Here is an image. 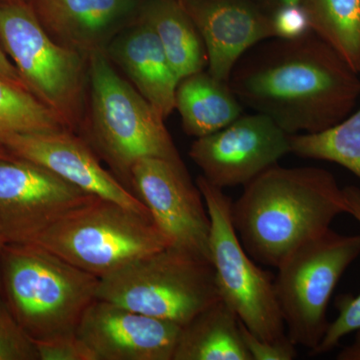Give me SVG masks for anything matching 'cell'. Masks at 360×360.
<instances>
[{"mask_svg": "<svg viewBox=\"0 0 360 360\" xmlns=\"http://www.w3.org/2000/svg\"><path fill=\"white\" fill-rule=\"evenodd\" d=\"M229 84L243 105L290 135L333 129L360 96L359 73L312 32L255 45L234 66Z\"/></svg>", "mask_w": 360, "mask_h": 360, "instance_id": "6da1fadb", "label": "cell"}, {"mask_svg": "<svg viewBox=\"0 0 360 360\" xmlns=\"http://www.w3.org/2000/svg\"><path fill=\"white\" fill-rule=\"evenodd\" d=\"M243 187L231 203L234 229L248 255L274 269L348 213L343 187L324 168L276 165Z\"/></svg>", "mask_w": 360, "mask_h": 360, "instance_id": "7a4b0ae2", "label": "cell"}, {"mask_svg": "<svg viewBox=\"0 0 360 360\" xmlns=\"http://www.w3.org/2000/svg\"><path fill=\"white\" fill-rule=\"evenodd\" d=\"M101 278L37 243H6L0 296L34 342L77 335Z\"/></svg>", "mask_w": 360, "mask_h": 360, "instance_id": "3957f363", "label": "cell"}, {"mask_svg": "<svg viewBox=\"0 0 360 360\" xmlns=\"http://www.w3.org/2000/svg\"><path fill=\"white\" fill-rule=\"evenodd\" d=\"M87 66L89 115L80 134L116 179L131 191V169L137 161H182L165 118L120 75L105 49L89 52Z\"/></svg>", "mask_w": 360, "mask_h": 360, "instance_id": "277c9868", "label": "cell"}, {"mask_svg": "<svg viewBox=\"0 0 360 360\" xmlns=\"http://www.w3.org/2000/svg\"><path fill=\"white\" fill-rule=\"evenodd\" d=\"M0 45L33 96L65 129L80 134L86 118L87 56L52 39L22 0L0 4Z\"/></svg>", "mask_w": 360, "mask_h": 360, "instance_id": "5b68a950", "label": "cell"}, {"mask_svg": "<svg viewBox=\"0 0 360 360\" xmlns=\"http://www.w3.org/2000/svg\"><path fill=\"white\" fill-rule=\"evenodd\" d=\"M35 243L98 278L170 245L149 213L96 195L54 222Z\"/></svg>", "mask_w": 360, "mask_h": 360, "instance_id": "8992f818", "label": "cell"}, {"mask_svg": "<svg viewBox=\"0 0 360 360\" xmlns=\"http://www.w3.org/2000/svg\"><path fill=\"white\" fill-rule=\"evenodd\" d=\"M97 298L184 326L220 295L212 260L169 245L101 277Z\"/></svg>", "mask_w": 360, "mask_h": 360, "instance_id": "52a82bcc", "label": "cell"}, {"mask_svg": "<svg viewBox=\"0 0 360 360\" xmlns=\"http://www.w3.org/2000/svg\"><path fill=\"white\" fill-rule=\"evenodd\" d=\"M360 255V234L329 229L296 248L276 267L274 288L286 335L314 352L328 330V303L343 274Z\"/></svg>", "mask_w": 360, "mask_h": 360, "instance_id": "ba28073f", "label": "cell"}, {"mask_svg": "<svg viewBox=\"0 0 360 360\" xmlns=\"http://www.w3.org/2000/svg\"><path fill=\"white\" fill-rule=\"evenodd\" d=\"M210 219V253L220 298L248 330L264 340L286 338L274 276L258 266L239 240L231 219L232 201L224 189L196 179Z\"/></svg>", "mask_w": 360, "mask_h": 360, "instance_id": "9c48e42d", "label": "cell"}, {"mask_svg": "<svg viewBox=\"0 0 360 360\" xmlns=\"http://www.w3.org/2000/svg\"><path fill=\"white\" fill-rule=\"evenodd\" d=\"M92 196L32 161L0 158V236L6 243H35Z\"/></svg>", "mask_w": 360, "mask_h": 360, "instance_id": "30bf717a", "label": "cell"}, {"mask_svg": "<svg viewBox=\"0 0 360 360\" xmlns=\"http://www.w3.org/2000/svg\"><path fill=\"white\" fill-rule=\"evenodd\" d=\"M130 182L170 245L210 260V214L184 161L142 158L132 167Z\"/></svg>", "mask_w": 360, "mask_h": 360, "instance_id": "8fae6325", "label": "cell"}, {"mask_svg": "<svg viewBox=\"0 0 360 360\" xmlns=\"http://www.w3.org/2000/svg\"><path fill=\"white\" fill-rule=\"evenodd\" d=\"M291 153L290 134L262 113L241 115L224 129L198 137L188 155L213 186H245Z\"/></svg>", "mask_w": 360, "mask_h": 360, "instance_id": "7c38bea8", "label": "cell"}, {"mask_svg": "<svg viewBox=\"0 0 360 360\" xmlns=\"http://www.w3.org/2000/svg\"><path fill=\"white\" fill-rule=\"evenodd\" d=\"M180 328L97 298L85 311L77 335L96 360H172Z\"/></svg>", "mask_w": 360, "mask_h": 360, "instance_id": "4fadbf2b", "label": "cell"}, {"mask_svg": "<svg viewBox=\"0 0 360 360\" xmlns=\"http://www.w3.org/2000/svg\"><path fill=\"white\" fill-rule=\"evenodd\" d=\"M1 146L16 158L42 165L86 193L115 201L136 212L149 213L134 193L112 172L104 169L94 149L75 132L60 130L14 134L4 139Z\"/></svg>", "mask_w": 360, "mask_h": 360, "instance_id": "5bb4252c", "label": "cell"}, {"mask_svg": "<svg viewBox=\"0 0 360 360\" xmlns=\"http://www.w3.org/2000/svg\"><path fill=\"white\" fill-rule=\"evenodd\" d=\"M198 28L207 53L208 72L229 82L239 59L276 39L271 15L245 0H179Z\"/></svg>", "mask_w": 360, "mask_h": 360, "instance_id": "9a60e30c", "label": "cell"}, {"mask_svg": "<svg viewBox=\"0 0 360 360\" xmlns=\"http://www.w3.org/2000/svg\"><path fill=\"white\" fill-rule=\"evenodd\" d=\"M134 6V0H35L32 7L52 39L87 56L106 49Z\"/></svg>", "mask_w": 360, "mask_h": 360, "instance_id": "2e32d148", "label": "cell"}, {"mask_svg": "<svg viewBox=\"0 0 360 360\" xmlns=\"http://www.w3.org/2000/svg\"><path fill=\"white\" fill-rule=\"evenodd\" d=\"M105 51L134 89L167 120L175 110L179 79L153 28L141 20L110 41Z\"/></svg>", "mask_w": 360, "mask_h": 360, "instance_id": "e0dca14e", "label": "cell"}, {"mask_svg": "<svg viewBox=\"0 0 360 360\" xmlns=\"http://www.w3.org/2000/svg\"><path fill=\"white\" fill-rule=\"evenodd\" d=\"M243 104L229 82L208 71L182 78L175 94V110L182 129L191 136L202 137L224 129L243 115Z\"/></svg>", "mask_w": 360, "mask_h": 360, "instance_id": "ac0fdd59", "label": "cell"}, {"mask_svg": "<svg viewBox=\"0 0 360 360\" xmlns=\"http://www.w3.org/2000/svg\"><path fill=\"white\" fill-rule=\"evenodd\" d=\"M172 360H251L239 319L224 300H217L181 326Z\"/></svg>", "mask_w": 360, "mask_h": 360, "instance_id": "d6986e66", "label": "cell"}, {"mask_svg": "<svg viewBox=\"0 0 360 360\" xmlns=\"http://www.w3.org/2000/svg\"><path fill=\"white\" fill-rule=\"evenodd\" d=\"M141 20L155 32L179 80L205 70L207 66L205 45L179 0H155Z\"/></svg>", "mask_w": 360, "mask_h": 360, "instance_id": "ffe728a7", "label": "cell"}, {"mask_svg": "<svg viewBox=\"0 0 360 360\" xmlns=\"http://www.w3.org/2000/svg\"><path fill=\"white\" fill-rule=\"evenodd\" d=\"M310 30L360 75V0H307Z\"/></svg>", "mask_w": 360, "mask_h": 360, "instance_id": "44dd1931", "label": "cell"}, {"mask_svg": "<svg viewBox=\"0 0 360 360\" xmlns=\"http://www.w3.org/2000/svg\"><path fill=\"white\" fill-rule=\"evenodd\" d=\"M290 149L300 158L340 165L360 179V108L326 131L290 135Z\"/></svg>", "mask_w": 360, "mask_h": 360, "instance_id": "7402d4cb", "label": "cell"}, {"mask_svg": "<svg viewBox=\"0 0 360 360\" xmlns=\"http://www.w3.org/2000/svg\"><path fill=\"white\" fill-rule=\"evenodd\" d=\"M60 130L68 129L51 108L27 89L0 77V146L11 135Z\"/></svg>", "mask_w": 360, "mask_h": 360, "instance_id": "603a6c76", "label": "cell"}, {"mask_svg": "<svg viewBox=\"0 0 360 360\" xmlns=\"http://www.w3.org/2000/svg\"><path fill=\"white\" fill-rule=\"evenodd\" d=\"M348 214L360 224V188L354 186L343 187ZM338 317L330 322L323 340L311 354H323L335 349L345 336L360 329V293L357 295H341L336 298Z\"/></svg>", "mask_w": 360, "mask_h": 360, "instance_id": "cb8c5ba5", "label": "cell"}, {"mask_svg": "<svg viewBox=\"0 0 360 360\" xmlns=\"http://www.w3.org/2000/svg\"><path fill=\"white\" fill-rule=\"evenodd\" d=\"M0 360H39L37 345L0 296Z\"/></svg>", "mask_w": 360, "mask_h": 360, "instance_id": "d4e9b609", "label": "cell"}, {"mask_svg": "<svg viewBox=\"0 0 360 360\" xmlns=\"http://www.w3.org/2000/svg\"><path fill=\"white\" fill-rule=\"evenodd\" d=\"M241 338L251 360H292L297 357L296 345L288 338L276 341L264 340L253 335L239 321Z\"/></svg>", "mask_w": 360, "mask_h": 360, "instance_id": "484cf974", "label": "cell"}, {"mask_svg": "<svg viewBox=\"0 0 360 360\" xmlns=\"http://www.w3.org/2000/svg\"><path fill=\"white\" fill-rule=\"evenodd\" d=\"M39 360H96L91 350L77 335L35 342Z\"/></svg>", "mask_w": 360, "mask_h": 360, "instance_id": "4316f807", "label": "cell"}, {"mask_svg": "<svg viewBox=\"0 0 360 360\" xmlns=\"http://www.w3.org/2000/svg\"><path fill=\"white\" fill-rule=\"evenodd\" d=\"M271 18L276 39H296L311 32L307 14L300 4L281 7Z\"/></svg>", "mask_w": 360, "mask_h": 360, "instance_id": "83f0119b", "label": "cell"}, {"mask_svg": "<svg viewBox=\"0 0 360 360\" xmlns=\"http://www.w3.org/2000/svg\"><path fill=\"white\" fill-rule=\"evenodd\" d=\"M0 77L11 82L14 85H18V86L28 90L27 86H26L22 78L20 77V72L16 70L13 61L7 56L1 45H0Z\"/></svg>", "mask_w": 360, "mask_h": 360, "instance_id": "f1b7e54d", "label": "cell"}, {"mask_svg": "<svg viewBox=\"0 0 360 360\" xmlns=\"http://www.w3.org/2000/svg\"><path fill=\"white\" fill-rule=\"evenodd\" d=\"M354 342L350 343L336 355L338 360H360V329L355 331Z\"/></svg>", "mask_w": 360, "mask_h": 360, "instance_id": "f546056e", "label": "cell"}, {"mask_svg": "<svg viewBox=\"0 0 360 360\" xmlns=\"http://www.w3.org/2000/svg\"><path fill=\"white\" fill-rule=\"evenodd\" d=\"M272 1H274V4H276V8H274V11H276L277 9L281 8V7L296 6V4H300L302 0H272Z\"/></svg>", "mask_w": 360, "mask_h": 360, "instance_id": "4dcf8cb0", "label": "cell"}, {"mask_svg": "<svg viewBox=\"0 0 360 360\" xmlns=\"http://www.w3.org/2000/svg\"><path fill=\"white\" fill-rule=\"evenodd\" d=\"M11 156H13L11 153H9L8 150L6 148H4V146H0V158H11Z\"/></svg>", "mask_w": 360, "mask_h": 360, "instance_id": "1f68e13d", "label": "cell"}, {"mask_svg": "<svg viewBox=\"0 0 360 360\" xmlns=\"http://www.w3.org/2000/svg\"><path fill=\"white\" fill-rule=\"evenodd\" d=\"M6 241H4V239L1 238V236H0V259H1V255L2 251H4V245H6Z\"/></svg>", "mask_w": 360, "mask_h": 360, "instance_id": "d6a6232c", "label": "cell"}, {"mask_svg": "<svg viewBox=\"0 0 360 360\" xmlns=\"http://www.w3.org/2000/svg\"><path fill=\"white\" fill-rule=\"evenodd\" d=\"M9 1H18V0H0V4H1V2H9ZM22 1H25V0H22Z\"/></svg>", "mask_w": 360, "mask_h": 360, "instance_id": "836d02e7", "label": "cell"}]
</instances>
